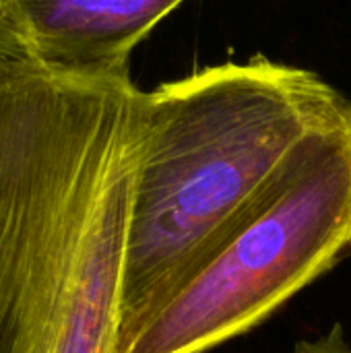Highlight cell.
<instances>
[{
    "label": "cell",
    "instance_id": "1",
    "mask_svg": "<svg viewBox=\"0 0 351 353\" xmlns=\"http://www.w3.org/2000/svg\"><path fill=\"white\" fill-rule=\"evenodd\" d=\"M145 95L39 60L0 14V353H116Z\"/></svg>",
    "mask_w": 351,
    "mask_h": 353
},
{
    "label": "cell",
    "instance_id": "2",
    "mask_svg": "<svg viewBox=\"0 0 351 353\" xmlns=\"http://www.w3.org/2000/svg\"><path fill=\"white\" fill-rule=\"evenodd\" d=\"M348 101L317 72L267 56L147 91L118 345L225 238L294 147Z\"/></svg>",
    "mask_w": 351,
    "mask_h": 353
},
{
    "label": "cell",
    "instance_id": "3",
    "mask_svg": "<svg viewBox=\"0 0 351 353\" xmlns=\"http://www.w3.org/2000/svg\"><path fill=\"white\" fill-rule=\"evenodd\" d=\"M351 254V101L306 134L225 238L116 353H207Z\"/></svg>",
    "mask_w": 351,
    "mask_h": 353
},
{
    "label": "cell",
    "instance_id": "4",
    "mask_svg": "<svg viewBox=\"0 0 351 353\" xmlns=\"http://www.w3.org/2000/svg\"><path fill=\"white\" fill-rule=\"evenodd\" d=\"M186 0H0V14L46 64L128 74L134 48Z\"/></svg>",
    "mask_w": 351,
    "mask_h": 353
},
{
    "label": "cell",
    "instance_id": "5",
    "mask_svg": "<svg viewBox=\"0 0 351 353\" xmlns=\"http://www.w3.org/2000/svg\"><path fill=\"white\" fill-rule=\"evenodd\" d=\"M294 353H351V347L343 337V329L337 325L321 339L300 341Z\"/></svg>",
    "mask_w": 351,
    "mask_h": 353
}]
</instances>
